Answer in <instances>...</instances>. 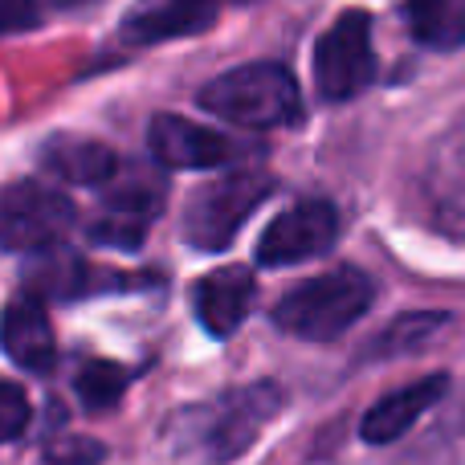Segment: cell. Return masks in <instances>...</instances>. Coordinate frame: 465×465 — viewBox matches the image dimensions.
Segmentation results:
<instances>
[{"mask_svg": "<svg viewBox=\"0 0 465 465\" xmlns=\"http://www.w3.org/2000/svg\"><path fill=\"white\" fill-rule=\"evenodd\" d=\"M371 298H376V286L360 265H335L290 290L273 306V322L302 343H335L368 314Z\"/></svg>", "mask_w": 465, "mask_h": 465, "instance_id": "6da1fadb", "label": "cell"}, {"mask_svg": "<svg viewBox=\"0 0 465 465\" xmlns=\"http://www.w3.org/2000/svg\"><path fill=\"white\" fill-rule=\"evenodd\" d=\"M201 106L209 114H221L225 123H237V127H249V131L294 127L302 119L298 82L278 62H249L213 78L201 90Z\"/></svg>", "mask_w": 465, "mask_h": 465, "instance_id": "7a4b0ae2", "label": "cell"}, {"mask_svg": "<svg viewBox=\"0 0 465 465\" xmlns=\"http://www.w3.org/2000/svg\"><path fill=\"white\" fill-rule=\"evenodd\" d=\"M278 409H282V388L270 384V380L237 388V392H225L221 401L204 404V409H196L188 417V425H193L188 441L201 450V461L229 465L257 441V433L278 417Z\"/></svg>", "mask_w": 465, "mask_h": 465, "instance_id": "3957f363", "label": "cell"}, {"mask_svg": "<svg viewBox=\"0 0 465 465\" xmlns=\"http://www.w3.org/2000/svg\"><path fill=\"white\" fill-rule=\"evenodd\" d=\"M273 193V176L265 172H232L225 180L196 188L184 209V237L193 249L217 253L232 245V237L249 221V213Z\"/></svg>", "mask_w": 465, "mask_h": 465, "instance_id": "277c9868", "label": "cell"}, {"mask_svg": "<svg viewBox=\"0 0 465 465\" xmlns=\"http://www.w3.org/2000/svg\"><path fill=\"white\" fill-rule=\"evenodd\" d=\"M376 78V49H371L368 13H343L314 45V86L327 103H347L363 94Z\"/></svg>", "mask_w": 465, "mask_h": 465, "instance_id": "5b68a950", "label": "cell"}, {"mask_svg": "<svg viewBox=\"0 0 465 465\" xmlns=\"http://www.w3.org/2000/svg\"><path fill=\"white\" fill-rule=\"evenodd\" d=\"M74 225V204L41 180H16L0 193V245L54 249Z\"/></svg>", "mask_w": 465, "mask_h": 465, "instance_id": "8992f818", "label": "cell"}, {"mask_svg": "<svg viewBox=\"0 0 465 465\" xmlns=\"http://www.w3.org/2000/svg\"><path fill=\"white\" fill-rule=\"evenodd\" d=\"M339 213L331 201H298L273 221L257 241L262 265H298L306 257H319L335 245Z\"/></svg>", "mask_w": 465, "mask_h": 465, "instance_id": "52a82bcc", "label": "cell"}, {"mask_svg": "<svg viewBox=\"0 0 465 465\" xmlns=\"http://www.w3.org/2000/svg\"><path fill=\"white\" fill-rule=\"evenodd\" d=\"M163 209V180L152 172H131V180L114 184L103 201V213L90 225V241L111 249H139Z\"/></svg>", "mask_w": 465, "mask_h": 465, "instance_id": "ba28073f", "label": "cell"}, {"mask_svg": "<svg viewBox=\"0 0 465 465\" xmlns=\"http://www.w3.org/2000/svg\"><path fill=\"white\" fill-rule=\"evenodd\" d=\"M147 143H152V155L163 168L180 172L221 168V163L232 160V139H225L213 127H201L193 119H180V114H155Z\"/></svg>", "mask_w": 465, "mask_h": 465, "instance_id": "9c48e42d", "label": "cell"}, {"mask_svg": "<svg viewBox=\"0 0 465 465\" xmlns=\"http://www.w3.org/2000/svg\"><path fill=\"white\" fill-rule=\"evenodd\" d=\"M0 343H5L8 360L16 368L33 371V376H49L57 368V339H54V322H49L45 306L37 294H16L5 306L0 319Z\"/></svg>", "mask_w": 465, "mask_h": 465, "instance_id": "30bf717a", "label": "cell"}, {"mask_svg": "<svg viewBox=\"0 0 465 465\" xmlns=\"http://www.w3.org/2000/svg\"><path fill=\"white\" fill-rule=\"evenodd\" d=\"M221 0H139L123 16V37L131 45H155L172 37H193L217 25Z\"/></svg>", "mask_w": 465, "mask_h": 465, "instance_id": "8fae6325", "label": "cell"}, {"mask_svg": "<svg viewBox=\"0 0 465 465\" xmlns=\"http://www.w3.org/2000/svg\"><path fill=\"white\" fill-rule=\"evenodd\" d=\"M445 392H450V376L437 371V376H425V380H417V384L401 388V392L384 396V401H376L368 409V417H363V425H360V437L368 445L401 441L429 409H437V404L445 401Z\"/></svg>", "mask_w": 465, "mask_h": 465, "instance_id": "7c38bea8", "label": "cell"}, {"mask_svg": "<svg viewBox=\"0 0 465 465\" xmlns=\"http://www.w3.org/2000/svg\"><path fill=\"white\" fill-rule=\"evenodd\" d=\"M253 294H257V286H253V278H249V270H241V265L213 270V273H204L193 290L196 319H201V327L209 331V335L229 339L232 331L249 319Z\"/></svg>", "mask_w": 465, "mask_h": 465, "instance_id": "4fadbf2b", "label": "cell"}, {"mask_svg": "<svg viewBox=\"0 0 465 465\" xmlns=\"http://www.w3.org/2000/svg\"><path fill=\"white\" fill-rule=\"evenodd\" d=\"M41 168L54 172L65 184H106L119 172L111 147L98 139H78V135H57L41 147Z\"/></svg>", "mask_w": 465, "mask_h": 465, "instance_id": "5bb4252c", "label": "cell"}, {"mask_svg": "<svg viewBox=\"0 0 465 465\" xmlns=\"http://www.w3.org/2000/svg\"><path fill=\"white\" fill-rule=\"evenodd\" d=\"M450 314L445 311H409L401 319H392L368 347H363L360 360L384 363V360H401V355H417L425 351L429 343H437L441 331H450Z\"/></svg>", "mask_w": 465, "mask_h": 465, "instance_id": "9a60e30c", "label": "cell"}, {"mask_svg": "<svg viewBox=\"0 0 465 465\" xmlns=\"http://www.w3.org/2000/svg\"><path fill=\"white\" fill-rule=\"evenodd\" d=\"M409 29L429 49L465 45V0H404Z\"/></svg>", "mask_w": 465, "mask_h": 465, "instance_id": "2e32d148", "label": "cell"}, {"mask_svg": "<svg viewBox=\"0 0 465 465\" xmlns=\"http://www.w3.org/2000/svg\"><path fill=\"white\" fill-rule=\"evenodd\" d=\"M429 196H433L437 225L465 241V163H441L429 176Z\"/></svg>", "mask_w": 465, "mask_h": 465, "instance_id": "e0dca14e", "label": "cell"}, {"mask_svg": "<svg viewBox=\"0 0 465 465\" xmlns=\"http://www.w3.org/2000/svg\"><path fill=\"white\" fill-rule=\"evenodd\" d=\"M127 384H131L127 368H119V363H111V360L82 363L78 380H74V388H78V401L86 404L90 412L114 409V404L123 401V392H127Z\"/></svg>", "mask_w": 465, "mask_h": 465, "instance_id": "ac0fdd59", "label": "cell"}, {"mask_svg": "<svg viewBox=\"0 0 465 465\" xmlns=\"http://www.w3.org/2000/svg\"><path fill=\"white\" fill-rule=\"evenodd\" d=\"M29 420H33V409L25 388L13 384V380H0V445L16 441L29 429Z\"/></svg>", "mask_w": 465, "mask_h": 465, "instance_id": "d6986e66", "label": "cell"}, {"mask_svg": "<svg viewBox=\"0 0 465 465\" xmlns=\"http://www.w3.org/2000/svg\"><path fill=\"white\" fill-rule=\"evenodd\" d=\"M106 458V450L90 437H65V441H49L45 461L49 465H98Z\"/></svg>", "mask_w": 465, "mask_h": 465, "instance_id": "ffe728a7", "label": "cell"}, {"mask_svg": "<svg viewBox=\"0 0 465 465\" xmlns=\"http://www.w3.org/2000/svg\"><path fill=\"white\" fill-rule=\"evenodd\" d=\"M37 21H41L37 0H0V37H8V33H25Z\"/></svg>", "mask_w": 465, "mask_h": 465, "instance_id": "44dd1931", "label": "cell"}, {"mask_svg": "<svg viewBox=\"0 0 465 465\" xmlns=\"http://www.w3.org/2000/svg\"><path fill=\"white\" fill-rule=\"evenodd\" d=\"M62 8H82V5H90V0H57Z\"/></svg>", "mask_w": 465, "mask_h": 465, "instance_id": "7402d4cb", "label": "cell"}, {"mask_svg": "<svg viewBox=\"0 0 465 465\" xmlns=\"http://www.w3.org/2000/svg\"><path fill=\"white\" fill-rule=\"evenodd\" d=\"M461 425H465V396H461Z\"/></svg>", "mask_w": 465, "mask_h": 465, "instance_id": "603a6c76", "label": "cell"}]
</instances>
